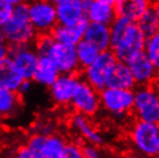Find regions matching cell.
I'll list each match as a JSON object with an SVG mask.
<instances>
[{
	"mask_svg": "<svg viewBox=\"0 0 159 158\" xmlns=\"http://www.w3.org/2000/svg\"><path fill=\"white\" fill-rule=\"evenodd\" d=\"M1 30L8 45L32 44L35 42L38 34L29 20L28 4L25 1L13 5L12 14L1 27Z\"/></svg>",
	"mask_w": 159,
	"mask_h": 158,
	"instance_id": "6da1fadb",
	"label": "cell"
},
{
	"mask_svg": "<svg viewBox=\"0 0 159 158\" xmlns=\"http://www.w3.org/2000/svg\"><path fill=\"white\" fill-rule=\"evenodd\" d=\"M129 140L133 148L144 157H158L159 126L158 123H149L137 119L131 125Z\"/></svg>",
	"mask_w": 159,
	"mask_h": 158,
	"instance_id": "7a4b0ae2",
	"label": "cell"
},
{
	"mask_svg": "<svg viewBox=\"0 0 159 158\" xmlns=\"http://www.w3.org/2000/svg\"><path fill=\"white\" fill-rule=\"evenodd\" d=\"M133 100L134 89L105 87L99 91L100 107L110 113L118 123H122L127 119L133 109Z\"/></svg>",
	"mask_w": 159,
	"mask_h": 158,
	"instance_id": "3957f363",
	"label": "cell"
},
{
	"mask_svg": "<svg viewBox=\"0 0 159 158\" xmlns=\"http://www.w3.org/2000/svg\"><path fill=\"white\" fill-rule=\"evenodd\" d=\"M133 113L139 120L149 123L159 121V96L157 88L152 84L136 86L134 88Z\"/></svg>",
	"mask_w": 159,
	"mask_h": 158,
	"instance_id": "277c9868",
	"label": "cell"
},
{
	"mask_svg": "<svg viewBox=\"0 0 159 158\" xmlns=\"http://www.w3.org/2000/svg\"><path fill=\"white\" fill-rule=\"evenodd\" d=\"M145 40L147 37L139 30L136 22H130L119 40L111 46V51L116 60L127 63L131 57L143 51Z\"/></svg>",
	"mask_w": 159,
	"mask_h": 158,
	"instance_id": "5b68a950",
	"label": "cell"
},
{
	"mask_svg": "<svg viewBox=\"0 0 159 158\" xmlns=\"http://www.w3.org/2000/svg\"><path fill=\"white\" fill-rule=\"evenodd\" d=\"M28 16L37 34H48L57 24L56 4L50 0H31Z\"/></svg>",
	"mask_w": 159,
	"mask_h": 158,
	"instance_id": "8992f818",
	"label": "cell"
},
{
	"mask_svg": "<svg viewBox=\"0 0 159 158\" xmlns=\"http://www.w3.org/2000/svg\"><path fill=\"white\" fill-rule=\"evenodd\" d=\"M8 55L23 80H32L38 61V53L31 44L8 45Z\"/></svg>",
	"mask_w": 159,
	"mask_h": 158,
	"instance_id": "52a82bcc",
	"label": "cell"
},
{
	"mask_svg": "<svg viewBox=\"0 0 159 158\" xmlns=\"http://www.w3.org/2000/svg\"><path fill=\"white\" fill-rule=\"evenodd\" d=\"M116 61V58L111 51V49L102 51L91 65L84 68V80L91 87L95 88L96 90L100 91L106 87V79H107L108 72Z\"/></svg>",
	"mask_w": 159,
	"mask_h": 158,
	"instance_id": "ba28073f",
	"label": "cell"
},
{
	"mask_svg": "<svg viewBox=\"0 0 159 158\" xmlns=\"http://www.w3.org/2000/svg\"><path fill=\"white\" fill-rule=\"evenodd\" d=\"M69 105H72L77 113L92 117L100 109L99 91L91 87L85 80L80 79Z\"/></svg>",
	"mask_w": 159,
	"mask_h": 158,
	"instance_id": "9c48e42d",
	"label": "cell"
},
{
	"mask_svg": "<svg viewBox=\"0 0 159 158\" xmlns=\"http://www.w3.org/2000/svg\"><path fill=\"white\" fill-rule=\"evenodd\" d=\"M48 55L52 59L61 74H76L80 68L75 45L54 42Z\"/></svg>",
	"mask_w": 159,
	"mask_h": 158,
	"instance_id": "30bf717a",
	"label": "cell"
},
{
	"mask_svg": "<svg viewBox=\"0 0 159 158\" xmlns=\"http://www.w3.org/2000/svg\"><path fill=\"white\" fill-rule=\"evenodd\" d=\"M80 79L75 74H61L54 80V82L48 87L50 97L52 102L59 106H67L70 104Z\"/></svg>",
	"mask_w": 159,
	"mask_h": 158,
	"instance_id": "8fae6325",
	"label": "cell"
},
{
	"mask_svg": "<svg viewBox=\"0 0 159 158\" xmlns=\"http://www.w3.org/2000/svg\"><path fill=\"white\" fill-rule=\"evenodd\" d=\"M126 63L130 69L136 86L152 84L157 80L158 68L153 66L143 51L131 57Z\"/></svg>",
	"mask_w": 159,
	"mask_h": 158,
	"instance_id": "7c38bea8",
	"label": "cell"
},
{
	"mask_svg": "<svg viewBox=\"0 0 159 158\" xmlns=\"http://www.w3.org/2000/svg\"><path fill=\"white\" fill-rule=\"evenodd\" d=\"M87 5L81 0H60L56 4L57 23L73 26L85 17Z\"/></svg>",
	"mask_w": 159,
	"mask_h": 158,
	"instance_id": "4fadbf2b",
	"label": "cell"
},
{
	"mask_svg": "<svg viewBox=\"0 0 159 158\" xmlns=\"http://www.w3.org/2000/svg\"><path fill=\"white\" fill-rule=\"evenodd\" d=\"M87 19L79 21L77 23L73 24V26H64V24L57 23L50 31V34L54 42L68 44V45H76L83 38V34L87 28Z\"/></svg>",
	"mask_w": 159,
	"mask_h": 158,
	"instance_id": "5bb4252c",
	"label": "cell"
},
{
	"mask_svg": "<svg viewBox=\"0 0 159 158\" xmlns=\"http://www.w3.org/2000/svg\"><path fill=\"white\" fill-rule=\"evenodd\" d=\"M70 127L83 138L87 143L95 146H103L104 137L98 129H96L88 115L76 113L70 119Z\"/></svg>",
	"mask_w": 159,
	"mask_h": 158,
	"instance_id": "9a60e30c",
	"label": "cell"
},
{
	"mask_svg": "<svg viewBox=\"0 0 159 158\" xmlns=\"http://www.w3.org/2000/svg\"><path fill=\"white\" fill-rule=\"evenodd\" d=\"M106 87L119 89H134L136 87V83L127 63L116 60L108 72Z\"/></svg>",
	"mask_w": 159,
	"mask_h": 158,
	"instance_id": "2e32d148",
	"label": "cell"
},
{
	"mask_svg": "<svg viewBox=\"0 0 159 158\" xmlns=\"http://www.w3.org/2000/svg\"><path fill=\"white\" fill-rule=\"evenodd\" d=\"M83 40L95 45L100 52L111 49V35H110V26L108 24L89 22L84 30Z\"/></svg>",
	"mask_w": 159,
	"mask_h": 158,
	"instance_id": "e0dca14e",
	"label": "cell"
},
{
	"mask_svg": "<svg viewBox=\"0 0 159 158\" xmlns=\"http://www.w3.org/2000/svg\"><path fill=\"white\" fill-rule=\"evenodd\" d=\"M59 74L60 72L48 55H39L32 81L39 86L48 88Z\"/></svg>",
	"mask_w": 159,
	"mask_h": 158,
	"instance_id": "ac0fdd59",
	"label": "cell"
},
{
	"mask_svg": "<svg viewBox=\"0 0 159 158\" xmlns=\"http://www.w3.org/2000/svg\"><path fill=\"white\" fill-rule=\"evenodd\" d=\"M150 5V0H116L113 6L118 16L126 17L130 22H136Z\"/></svg>",
	"mask_w": 159,
	"mask_h": 158,
	"instance_id": "d6986e66",
	"label": "cell"
},
{
	"mask_svg": "<svg viewBox=\"0 0 159 158\" xmlns=\"http://www.w3.org/2000/svg\"><path fill=\"white\" fill-rule=\"evenodd\" d=\"M116 16L114 6L98 0H90L85 7V17L89 22L110 24Z\"/></svg>",
	"mask_w": 159,
	"mask_h": 158,
	"instance_id": "ffe728a7",
	"label": "cell"
},
{
	"mask_svg": "<svg viewBox=\"0 0 159 158\" xmlns=\"http://www.w3.org/2000/svg\"><path fill=\"white\" fill-rule=\"evenodd\" d=\"M22 80L23 79L14 67L9 55L0 59V87L8 90L17 91Z\"/></svg>",
	"mask_w": 159,
	"mask_h": 158,
	"instance_id": "44dd1931",
	"label": "cell"
},
{
	"mask_svg": "<svg viewBox=\"0 0 159 158\" xmlns=\"http://www.w3.org/2000/svg\"><path fill=\"white\" fill-rule=\"evenodd\" d=\"M22 106L21 95L17 91L0 87V119L12 118Z\"/></svg>",
	"mask_w": 159,
	"mask_h": 158,
	"instance_id": "7402d4cb",
	"label": "cell"
},
{
	"mask_svg": "<svg viewBox=\"0 0 159 158\" xmlns=\"http://www.w3.org/2000/svg\"><path fill=\"white\" fill-rule=\"evenodd\" d=\"M137 27L143 32L145 37L152 36L158 32L159 29V9L158 4H153L148 7V9L136 21Z\"/></svg>",
	"mask_w": 159,
	"mask_h": 158,
	"instance_id": "603a6c76",
	"label": "cell"
},
{
	"mask_svg": "<svg viewBox=\"0 0 159 158\" xmlns=\"http://www.w3.org/2000/svg\"><path fill=\"white\" fill-rule=\"evenodd\" d=\"M66 141L62 136L51 133L45 135L42 148V158H64Z\"/></svg>",
	"mask_w": 159,
	"mask_h": 158,
	"instance_id": "cb8c5ba5",
	"label": "cell"
},
{
	"mask_svg": "<svg viewBox=\"0 0 159 158\" xmlns=\"http://www.w3.org/2000/svg\"><path fill=\"white\" fill-rule=\"evenodd\" d=\"M75 50L81 69H84L89 65H91L100 53V51L95 45H92L83 38L75 45Z\"/></svg>",
	"mask_w": 159,
	"mask_h": 158,
	"instance_id": "d4e9b609",
	"label": "cell"
},
{
	"mask_svg": "<svg viewBox=\"0 0 159 158\" xmlns=\"http://www.w3.org/2000/svg\"><path fill=\"white\" fill-rule=\"evenodd\" d=\"M143 52L156 68L159 67V34L149 36L144 43Z\"/></svg>",
	"mask_w": 159,
	"mask_h": 158,
	"instance_id": "484cf974",
	"label": "cell"
},
{
	"mask_svg": "<svg viewBox=\"0 0 159 158\" xmlns=\"http://www.w3.org/2000/svg\"><path fill=\"white\" fill-rule=\"evenodd\" d=\"M129 23H130V21L128 19L116 15L114 20L108 24L110 26V35H111V46L119 40L120 37L123 35V32L126 31Z\"/></svg>",
	"mask_w": 159,
	"mask_h": 158,
	"instance_id": "4316f807",
	"label": "cell"
},
{
	"mask_svg": "<svg viewBox=\"0 0 159 158\" xmlns=\"http://www.w3.org/2000/svg\"><path fill=\"white\" fill-rule=\"evenodd\" d=\"M35 50L38 53V55H48V51L51 46L54 43V40L52 38L51 34H39L38 37H36L35 40Z\"/></svg>",
	"mask_w": 159,
	"mask_h": 158,
	"instance_id": "83f0119b",
	"label": "cell"
},
{
	"mask_svg": "<svg viewBox=\"0 0 159 158\" xmlns=\"http://www.w3.org/2000/svg\"><path fill=\"white\" fill-rule=\"evenodd\" d=\"M44 138H45V135L34 133L28 140L27 146L31 154V158H42V148H43Z\"/></svg>",
	"mask_w": 159,
	"mask_h": 158,
	"instance_id": "f1b7e54d",
	"label": "cell"
},
{
	"mask_svg": "<svg viewBox=\"0 0 159 158\" xmlns=\"http://www.w3.org/2000/svg\"><path fill=\"white\" fill-rule=\"evenodd\" d=\"M81 146H82V144H80V142H66L64 149V158H82Z\"/></svg>",
	"mask_w": 159,
	"mask_h": 158,
	"instance_id": "f546056e",
	"label": "cell"
},
{
	"mask_svg": "<svg viewBox=\"0 0 159 158\" xmlns=\"http://www.w3.org/2000/svg\"><path fill=\"white\" fill-rule=\"evenodd\" d=\"M13 5L8 0H0V28L2 27L6 21L12 14Z\"/></svg>",
	"mask_w": 159,
	"mask_h": 158,
	"instance_id": "4dcf8cb0",
	"label": "cell"
},
{
	"mask_svg": "<svg viewBox=\"0 0 159 158\" xmlns=\"http://www.w3.org/2000/svg\"><path fill=\"white\" fill-rule=\"evenodd\" d=\"M81 149H82V157L84 158H98L102 156L98 146H95L91 143L82 144Z\"/></svg>",
	"mask_w": 159,
	"mask_h": 158,
	"instance_id": "1f68e13d",
	"label": "cell"
},
{
	"mask_svg": "<svg viewBox=\"0 0 159 158\" xmlns=\"http://www.w3.org/2000/svg\"><path fill=\"white\" fill-rule=\"evenodd\" d=\"M53 128H54V127L52 126L51 123H45V121H40V123L35 125V131H34V133L48 135V134H51V133H53Z\"/></svg>",
	"mask_w": 159,
	"mask_h": 158,
	"instance_id": "d6a6232c",
	"label": "cell"
},
{
	"mask_svg": "<svg viewBox=\"0 0 159 158\" xmlns=\"http://www.w3.org/2000/svg\"><path fill=\"white\" fill-rule=\"evenodd\" d=\"M32 88V80H22V82L19 86L17 92L20 95H27Z\"/></svg>",
	"mask_w": 159,
	"mask_h": 158,
	"instance_id": "836d02e7",
	"label": "cell"
},
{
	"mask_svg": "<svg viewBox=\"0 0 159 158\" xmlns=\"http://www.w3.org/2000/svg\"><path fill=\"white\" fill-rule=\"evenodd\" d=\"M16 157L19 158H31V154H30V151H29L28 146H23L19 148L17 151H16Z\"/></svg>",
	"mask_w": 159,
	"mask_h": 158,
	"instance_id": "e575fe53",
	"label": "cell"
},
{
	"mask_svg": "<svg viewBox=\"0 0 159 158\" xmlns=\"http://www.w3.org/2000/svg\"><path fill=\"white\" fill-rule=\"evenodd\" d=\"M8 55V44L5 40H0V59Z\"/></svg>",
	"mask_w": 159,
	"mask_h": 158,
	"instance_id": "d590c367",
	"label": "cell"
},
{
	"mask_svg": "<svg viewBox=\"0 0 159 158\" xmlns=\"http://www.w3.org/2000/svg\"><path fill=\"white\" fill-rule=\"evenodd\" d=\"M98 1H102V2H105V4H108V5H113L116 4V0H98Z\"/></svg>",
	"mask_w": 159,
	"mask_h": 158,
	"instance_id": "8d00e7d4",
	"label": "cell"
},
{
	"mask_svg": "<svg viewBox=\"0 0 159 158\" xmlns=\"http://www.w3.org/2000/svg\"><path fill=\"white\" fill-rule=\"evenodd\" d=\"M9 2L12 5H16V4H20V2H23V1H25V0H8Z\"/></svg>",
	"mask_w": 159,
	"mask_h": 158,
	"instance_id": "74e56055",
	"label": "cell"
},
{
	"mask_svg": "<svg viewBox=\"0 0 159 158\" xmlns=\"http://www.w3.org/2000/svg\"><path fill=\"white\" fill-rule=\"evenodd\" d=\"M0 40H4V34H2V30H1V28H0Z\"/></svg>",
	"mask_w": 159,
	"mask_h": 158,
	"instance_id": "f35d334b",
	"label": "cell"
},
{
	"mask_svg": "<svg viewBox=\"0 0 159 158\" xmlns=\"http://www.w3.org/2000/svg\"><path fill=\"white\" fill-rule=\"evenodd\" d=\"M81 1H83V2H84L85 5H88L89 2H90V0H81Z\"/></svg>",
	"mask_w": 159,
	"mask_h": 158,
	"instance_id": "ab89813d",
	"label": "cell"
},
{
	"mask_svg": "<svg viewBox=\"0 0 159 158\" xmlns=\"http://www.w3.org/2000/svg\"><path fill=\"white\" fill-rule=\"evenodd\" d=\"M50 1H52L53 4H57V2H58V1H60V0H50Z\"/></svg>",
	"mask_w": 159,
	"mask_h": 158,
	"instance_id": "60d3db41",
	"label": "cell"
},
{
	"mask_svg": "<svg viewBox=\"0 0 159 158\" xmlns=\"http://www.w3.org/2000/svg\"><path fill=\"white\" fill-rule=\"evenodd\" d=\"M150 1H151V2H152V1H155V0H150Z\"/></svg>",
	"mask_w": 159,
	"mask_h": 158,
	"instance_id": "b9f144b4",
	"label": "cell"
}]
</instances>
